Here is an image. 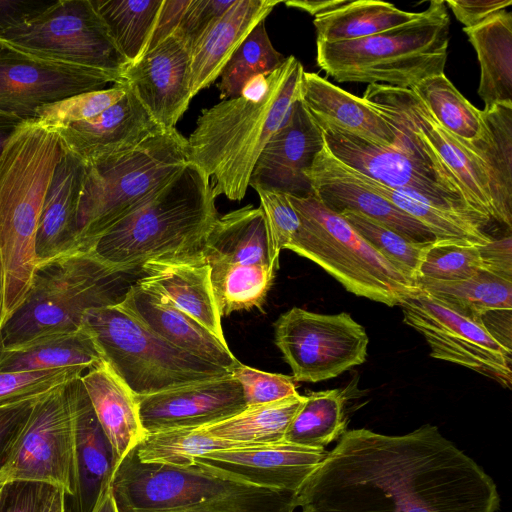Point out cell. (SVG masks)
Here are the masks:
<instances>
[{
    "mask_svg": "<svg viewBox=\"0 0 512 512\" xmlns=\"http://www.w3.org/2000/svg\"><path fill=\"white\" fill-rule=\"evenodd\" d=\"M301 512H496L493 479L424 424L404 435L347 430L306 480Z\"/></svg>",
    "mask_w": 512,
    "mask_h": 512,
    "instance_id": "cell-1",
    "label": "cell"
},
{
    "mask_svg": "<svg viewBox=\"0 0 512 512\" xmlns=\"http://www.w3.org/2000/svg\"><path fill=\"white\" fill-rule=\"evenodd\" d=\"M303 73L302 64L290 55L266 77L261 96L241 94L202 111L186 139L187 163L210 180L215 197L244 198L257 158L300 99Z\"/></svg>",
    "mask_w": 512,
    "mask_h": 512,
    "instance_id": "cell-2",
    "label": "cell"
},
{
    "mask_svg": "<svg viewBox=\"0 0 512 512\" xmlns=\"http://www.w3.org/2000/svg\"><path fill=\"white\" fill-rule=\"evenodd\" d=\"M64 152L58 131L27 119L0 156V333L24 301L37 269L39 218Z\"/></svg>",
    "mask_w": 512,
    "mask_h": 512,
    "instance_id": "cell-3",
    "label": "cell"
},
{
    "mask_svg": "<svg viewBox=\"0 0 512 512\" xmlns=\"http://www.w3.org/2000/svg\"><path fill=\"white\" fill-rule=\"evenodd\" d=\"M210 180L187 163L134 211L107 229L90 250L122 270L149 261L199 254L218 217Z\"/></svg>",
    "mask_w": 512,
    "mask_h": 512,
    "instance_id": "cell-4",
    "label": "cell"
},
{
    "mask_svg": "<svg viewBox=\"0 0 512 512\" xmlns=\"http://www.w3.org/2000/svg\"><path fill=\"white\" fill-rule=\"evenodd\" d=\"M111 491L119 512H294L297 493L257 486L196 462L142 463L135 448L115 467Z\"/></svg>",
    "mask_w": 512,
    "mask_h": 512,
    "instance_id": "cell-5",
    "label": "cell"
},
{
    "mask_svg": "<svg viewBox=\"0 0 512 512\" xmlns=\"http://www.w3.org/2000/svg\"><path fill=\"white\" fill-rule=\"evenodd\" d=\"M141 276V269L115 268L90 249L39 265L24 301L1 330L4 348L80 330L88 311L120 303Z\"/></svg>",
    "mask_w": 512,
    "mask_h": 512,
    "instance_id": "cell-6",
    "label": "cell"
},
{
    "mask_svg": "<svg viewBox=\"0 0 512 512\" xmlns=\"http://www.w3.org/2000/svg\"><path fill=\"white\" fill-rule=\"evenodd\" d=\"M450 18L443 0H432L412 21L349 41H316L318 67L337 82L412 89L444 73Z\"/></svg>",
    "mask_w": 512,
    "mask_h": 512,
    "instance_id": "cell-7",
    "label": "cell"
},
{
    "mask_svg": "<svg viewBox=\"0 0 512 512\" xmlns=\"http://www.w3.org/2000/svg\"><path fill=\"white\" fill-rule=\"evenodd\" d=\"M186 164V138L173 128L123 155L86 166L76 221L79 250L90 249Z\"/></svg>",
    "mask_w": 512,
    "mask_h": 512,
    "instance_id": "cell-8",
    "label": "cell"
},
{
    "mask_svg": "<svg viewBox=\"0 0 512 512\" xmlns=\"http://www.w3.org/2000/svg\"><path fill=\"white\" fill-rule=\"evenodd\" d=\"M287 196L301 226L286 249L319 265L347 291L387 306H400L419 291L415 281L398 271L316 196Z\"/></svg>",
    "mask_w": 512,
    "mask_h": 512,
    "instance_id": "cell-9",
    "label": "cell"
},
{
    "mask_svg": "<svg viewBox=\"0 0 512 512\" xmlns=\"http://www.w3.org/2000/svg\"><path fill=\"white\" fill-rule=\"evenodd\" d=\"M83 326L103 360L136 396L231 375L157 337L119 303L88 311Z\"/></svg>",
    "mask_w": 512,
    "mask_h": 512,
    "instance_id": "cell-10",
    "label": "cell"
},
{
    "mask_svg": "<svg viewBox=\"0 0 512 512\" xmlns=\"http://www.w3.org/2000/svg\"><path fill=\"white\" fill-rule=\"evenodd\" d=\"M320 127L331 154L356 172L391 188L416 192L444 210L489 224L469 206L459 182L440 159L407 132L392 126L399 142L387 146L332 125Z\"/></svg>",
    "mask_w": 512,
    "mask_h": 512,
    "instance_id": "cell-11",
    "label": "cell"
},
{
    "mask_svg": "<svg viewBox=\"0 0 512 512\" xmlns=\"http://www.w3.org/2000/svg\"><path fill=\"white\" fill-rule=\"evenodd\" d=\"M0 48L121 78L130 64L93 0H56L0 33Z\"/></svg>",
    "mask_w": 512,
    "mask_h": 512,
    "instance_id": "cell-12",
    "label": "cell"
},
{
    "mask_svg": "<svg viewBox=\"0 0 512 512\" xmlns=\"http://www.w3.org/2000/svg\"><path fill=\"white\" fill-rule=\"evenodd\" d=\"M72 383V382H71ZM71 383L39 397L0 465V481L36 482L73 494Z\"/></svg>",
    "mask_w": 512,
    "mask_h": 512,
    "instance_id": "cell-13",
    "label": "cell"
},
{
    "mask_svg": "<svg viewBox=\"0 0 512 512\" xmlns=\"http://www.w3.org/2000/svg\"><path fill=\"white\" fill-rule=\"evenodd\" d=\"M275 344L294 380L316 383L363 364L369 338L349 313L319 314L293 307L275 322Z\"/></svg>",
    "mask_w": 512,
    "mask_h": 512,
    "instance_id": "cell-14",
    "label": "cell"
},
{
    "mask_svg": "<svg viewBox=\"0 0 512 512\" xmlns=\"http://www.w3.org/2000/svg\"><path fill=\"white\" fill-rule=\"evenodd\" d=\"M395 128L427 146L459 182L469 206L497 221L486 165L470 146L446 131L412 89L368 85L363 97Z\"/></svg>",
    "mask_w": 512,
    "mask_h": 512,
    "instance_id": "cell-15",
    "label": "cell"
},
{
    "mask_svg": "<svg viewBox=\"0 0 512 512\" xmlns=\"http://www.w3.org/2000/svg\"><path fill=\"white\" fill-rule=\"evenodd\" d=\"M400 307L404 323L424 337L432 358L466 367L511 388L512 349L492 336L479 320L420 289Z\"/></svg>",
    "mask_w": 512,
    "mask_h": 512,
    "instance_id": "cell-16",
    "label": "cell"
},
{
    "mask_svg": "<svg viewBox=\"0 0 512 512\" xmlns=\"http://www.w3.org/2000/svg\"><path fill=\"white\" fill-rule=\"evenodd\" d=\"M121 81L119 76L105 71L0 48V111L23 121L35 119L40 107Z\"/></svg>",
    "mask_w": 512,
    "mask_h": 512,
    "instance_id": "cell-17",
    "label": "cell"
},
{
    "mask_svg": "<svg viewBox=\"0 0 512 512\" xmlns=\"http://www.w3.org/2000/svg\"><path fill=\"white\" fill-rule=\"evenodd\" d=\"M324 144L322 128L298 99L257 158L249 186L297 197L312 194L306 172Z\"/></svg>",
    "mask_w": 512,
    "mask_h": 512,
    "instance_id": "cell-18",
    "label": "cell"
},
{
    "mask_svg": "<svg viewBox=\"0 0 512 512\" xmlns=\"http://www.w3.org/2000/svg\"><path fill=\"white\" fill-rule=\"evenodd\" d=\"M136 400L146 433L206 426L247 407L242 388L232 374L136 396Z\"/></svg>",
    "mask_w": 512,
    "mask_h": 512,
    "instance_id": "cell-19",
    "label": "cell"
},
{
    "mask_svg": "<svg viewBox=\"0 0 512 512\" xmlns=\"http://www.w3.org/2000/svg\"><path fill=\"white\" fill-rule=\"evenodd\" d=\"M312 194L329 210L358 212L414 242H433L434 234L363 183L354 170L329 151L326 143L306 172Z\"/></svg>",
    "mask_w": 512,
    "mask_h": 512,
    "instance_id": "cell-20",
    "label": "cell"
},
{
    "mask_svg": "<svg viewBox=\"0 0 512 512\" xmlns=\"http://www.w3.org/2000/svg\"><path fill=\"white\" fill-rule=\"evenodd\" d=\"M145 108L164 130L175 125L192 99L190 47L173 33L129 64L121 75Z\"/></svg>",
    "mask_w": 512,
    "mask_h": 512,
    "instance_id": "cell-21",
    "label": "cell"
},
{
    "mask_svg": "<svg viewBox=\"0 0 512 512\" xmlns=\"http://www.w3.org/2000/svg\"><path fill=\"white\" fill-rule=\"evenodd\" d=\"M162 131L128 85L122 99L100 115L58 133L64 150L88 166L123 155Z\"/></svg>",
    "mask_w": 512,
    "mask_h": 512,
    "instance_id": "cell-22",
    "label": "cell"
},
{
    "mask_svg": "<svg viewBox=\"0 0 512 512\" xmlns=\"http://www.w3.org/2000/svg\"><path fill=\"white\" fill-rule=\"evenodd\" d=\"M328 451L286 441L219 450L196 458L223 473L257 486L298 493Z\"/></svg>",
    "mask_w": 512,
    "mask_h": 512,
    "instance_id": "cell-23",
    "label": "cell"
},
{
    "mask_svg": "<svg viewBox=\"0 0 512 512\" xmlns=\"http://www.w3.org/2000/svg\"><path fill=\"white\" fill-rule=\"evenodd\" d=\"M119 305L154 335L183 351L230 372L240 363L227 342L219 340L167 298L137 282L129 287Z\"/></svg>",
    "mask_w": 512,
    "mask_h": 512,
    "instance_id": "cell-24",
    "label": "cell"
},
{
    "mask_svg": "<svg viewBox=\"0 0 512 512\" xmlns=\"http://www.w3.org/2000/svg\"><path fill=\"white\" fill-rule=\"evenodd\" d=\"M80 378L71 383L74 440L70 512H92L100 493L110 484L116 462Z\"/></svg>",
    "mask_w": 512,
    "mask_h": 512,
    "instance_id": "cell-25",
    "label": "cell"
},
{
    "mask_svg": "<svg viewBox=\"0 0 512 512\" xmlns=\"http://www.w3.org/2000/svg\"><path fill=\"white\" fill-rule=\"evenodd\" d=\"M139 285L167 298L174 306L226 342L209 265L201 254L153 260L141 266Z\"/></svg>",
    "mask_w": 512,
    "mask_h": 512,
    "instance_id": "cell-26",
    "label": "cell"
},
{
    "mask_svg": "<svg viewBox=\"0 0 512 512\" xmlns=\"http://www.w3.org/2000/svg\"><path fill=\"white\" fill-rule=\"evenodd\" d=\"M281 2L236 0L204 30L190 49L192 98L220 76L226 63L248 34Z\"/></svg>",
    "mask_w": 512,
    "mask_h": 512,
    "instance_id": "cell-27",
    "label": "cell"
},
{
    "mask_svg": "<svg viewBox=\"0 0 512 512\" xmlns=\"http://www.w3.org/2000/svg\"><path fill=\"white\" fill-rule=\"evenodd\" d=\"M85 174L86 165L65 151L55 168L39 218L38 266L79 250L76 221Z\"/></svg>",
    "mask_w": 512,
    "mask_h": 512,
    "instance_id": "cell-28",
    "label": "cell"
},
{
    "mask_svg": "<svg viewBox=\"0 0 512 512\" xmlns=\"http://www.w3.org/2000/svg\"><path fill=\"white\" fill-rule=\"evenodd\" d=\"M300 99L319 126L332 125L379 145L399 142L397 131L378 110L316 73L304 71Z\"/></svg>",
    "mask_w": 512,
    "mask_h": 512,
    "instance_id": "cell-29",
    "label": "cell"
},
{
    "mask_svg": "<svg viewBox=\"0 0 512 512\" xmlns=\"http://www.w3.org/2000/svg\"><path fill=\"white\" fill-rule=\"evenodd\" d=\"M96 418L108 438L116 466L144 438L136 395L102 361L80 378Z\"/></svg>",
    "mask_w": 512,
    "mask_h": 512,
    "instance_id": "cell-30",
    "label": "cell"
},
{
    "mask_svg": "<svg viewBox=\"0 0 512 512\" xmlns=\"http://www.w3.org/2000/svg\"><path fill=\"white\" fill-rule=\"evenodd\" d=\"M200 254L207 264L264 265L278 269L271 258V240L265 214L252 205L217 217Z\"/></svg>",
    "mask_w": 512,
    "mask_h": 512,
    "instance_id": "cell-31",
    "label": "cell"
},
{
    "mask_svg": "<svg viewBox=\"0 0 512 512\" xmlns=\"http://www.w3.org/2000/svg\"><path fill=\"white\" fill-rule=\"evenodd\" d=\"M480 65L478 95L484 109L512 105V14L506 10L471 28H463Z\"/></svg>",
    "mask_w": 512,
    "mask_h": 512,
    "instance_id": "cell-32",
    "label": "cell"
},
{
    "mask_svg": "<svg viewBox=\"0 0 512 512\" xmlns=\"http://www.w3.org/2000/svg\"><path fill=\"white\" fill-rule=\"evenodd\" d=\"M92 334L84 327L76 332L36 339L4 348L0 371L49 370L82 367L88 370L102 361Z\"/></svg>",
    "mask_w": 512,
    "mask_h": 512,
    "instance_id": "cell-33",
    "label": "cell"
},
{
    "mask_svg": "<svg viewBox=\"0 0 512 512\" xmlns=\"http://www.w3.org/2000/svg\"><path fill=\"white\" fill-rule=\"evenodd\" d=\"M434 119L476 153L492 136L482 110L473 106L444 73L422 80L412 88Z\"/></svg>",
    "mask_w": 512,
    "mask_h": 512,
    "instance_id": "cell-34",
    "label": "cell"
},
{
    "mask_svg": "<svg viewBox=\"0 0 512 512\" xmlns=\"http://www.w3.org/2000/svg\"><path fill=\"white\" fill-rule=\"evenodd\" d=\"M418 12H407L394 4L376 0H350L346 5L318 16L313 23L316 41L356 40L378 34L415 19Z\"/></svg>",
    "mask_w": 512,
    "mask_h": 512,
    "instance_id": "cell-35",
    "label": "cell"
},
{
    "mask_svg": "<svg viewBox=\"0 0 512 512\" xmlns=\"http://www.w3.org/2000/svg\"><path fill=\"white\" fill-rule=\"evenodd\" d=\"M304 400L305 395L298 393L272 403L247 406L232 417L200 428L214 437L235 442L256 444L283 442Z\"/></svg>",
    "mask_w": 512,
    "mask_h": 512,
    "instance_id": "cell-36",
    "label": "cell"
},
{
    "mask_svg": "<svg viewBox=\"0 0 512 512\" xmlns=\"http://www.w3.org/2000/svg\"><path fill=\"white\" fill-rule=\"evenodd\" d=\"M416 284L421 291L479 321L488 312L512 310V281L484 270L463 281L443 282L419 277Z\"/></svg>",
    "mask_w": 512,
    "mask_h": 512,
    "instance_id": "cell-37",
    "label": "cell"
},
{
    "mask_svg": "<svg viewBox=\"0 0 512 512\" xmlns=\"http://www.w3.org/2000/svg\"><path fill=\"white\" fill-rule=\"evenodd\" d=\"M491 141L478 155L486 165L497 222L512 227V105H495L482 110Z\"/></svg>",
    "mask_w": 512,
    "mask_h": 512,
    "instance_id": "cell-38",
    "label": "cell"
},
{
    "mask_svg": "<svg viewBox=\"0 0 512 512\" xmlns=\"http://www.w3.org/2000/svg\"><path fill=\"white\" fill-rule=\"evenodd\" d=\"M258 445L263 444L217 438L200 427H195L146 433L135 450L138 460L142 463L189 467L196 463V458L213 451Z\"/></svg>",
    "mask_w": 512,
    "mask_h": 512,
    "instance_id": "cell-39",
    "label": "cell"
},
{
    "mask_svg": "<svg viewBox=\"0 0 512 512\" xmlns=\"http://www.w3.org/2000/svg\"><path fill=\"white\" fill-rule=\"evenodd\" d=\"M118 49L130 64L147 52L163 0H93Z\"/></svg>",
    "mask_w": 512,
    "mask_h": 512,
    "instance_id": "cell-40",
    "label": "cell"
},
{
    "mask_svg": "<svg viewBox=\"0 0 512 512\" xmlns=\"http://www.w3.org/2000/svg\"><path fill=\"white\" fill-rule=\"evenodd\" d=\"M345 403V391L341 389L308 393L284 440L310 448L325 449L347 431Z\"/></svg>",
    "mask_w": 512,
    "mask_h": 512,
    "instance_id": "cell-41",
    "label": "cell"
},
{
    "mask_svg": "<svg viewBox=\"0 0 512 512\" xmlns=\"http://www.w3.org/2000/svg\"><path fill=\"white\" fill-rule=\"evenodd\" d=\"M221 317L235 311L262 309L276 270L264 265L208 264Z\"/></svg>",
    "mask_w": 512,
    "mask_h": 512,
    "instance_id": "cell-42",
    "label": "cell"
},
{
    "mask_svg": "<svg viewBox=\"0 0 512 512\" xmlns=\"http://www.w3.org/2000/svg\"><path fill=\"white\" fill-rule=\"evenodd\" d=\"M286 57L272 45L265 20L258 23L232 54L220 74V97L230 99L241 94L244 86L258 75L268 76Z\"/></svg>",
    "mask_w": 512,
    "mask_h": 512,
    "instance_id": "cell-43",
    "label": "cell"
},
{
    "mask_svg": "<svg viewBox=\"0 0 512 512\" xmlns=\"http://www.w3.org/2000/svg\"><path fill=\"white\" fill-rule=\"evenodd\" d=\"M340 215L389 263L416 282L425 253L432 242H414L358 212Z\"/></svg>",
    "mask_w": 512,
    "mask_h": 512,
    "instance_id": "cell-44",
    "label": "cell"
},
{
    "mask_svg": "<svg viewBox=\"0 0 512 512\" xmlns=\"http://www.w3.org/2000/svg\"><path fill=\"white\" fill-rule=\"evenodd\" d=\"M127 83H113L110 88L83 92L40 107L35 119L43 127L58 131L100 115L126 94Z\"/></svg>",
    "mask_w": 512,
    "mask_h": 512,
    "instance_id": "cell-45",
    "label": "cell"
},
{
    "mask_svg": "<svg viewBox=\"0 0 512 512\" xmlns=\"http://www.w3.org/2000/svg\"><path fill=\"white\" fill-rule=\"evenodd\" d=\"M479 246L460 241H433L421 263L419 277L443 282L473 277L483 270Z\"/></svg>",
    "mask_w": 512,
    "mask_h": 512,
    "instance_id": "cell-46",
    "label": "cell"
},
{
    "mask_svg": "<svg viewBox=\"0 0 512 512\" xmlns=\"http://www.w3.org/2000/svg\"><path fill=\"white\" fill-rule=\"evenodd\" d=\"M85 369L65 367L49 370L0 371V404L42 394L79 379Z\"/></svg>",
    "mask_w": 512,
    "mask_h": 512,
    "instance_id": "cell-47",
    "label": "cell"
},
{
    "mask_svg": "<svg viewBox=\"0 0 512 512\" xmlns=\"http://www.w3.org/2000/svg\"><path fill=\"white\" fill-rule=\"evenodd\" d=\"M255 191L267 221L272 262L279 267L280 251L286 249L298 233L301 220L286 194L262 189Z\"/></svg>",
    "mask_w": 512,
    "mask_h": 512,
    "instance_id": "cell-48",
    "label": "cell"
},
{
    "mask_svg": "<svg viewBox=\"0 0 512 512\" xmlns=\"http://www.w3.org/2000/svg\"><path fill=\"white\" fill-rule=\"evenodd\" d=\"M231 374L239 382L247 406L272 403L298 394L291 376L265 372L241 362Z\"/></svg>",
    "mask_w": 512,
    "mask_h": 512,
    "instance_id": "cell-49",
    "label": "cell"
},
{
    "mask_svg": "<svg viewBox=\"0 0 512 512\" xmlns=\"http://www.w3.org/2000/svg\"><path fill=\"white\" fill-rule=\"evenodd\" d=\"M236 0H191L175 30L190 47L204 30L222 16Z\"/></svg>",
    "mask_w": 512,
    "mask_h": 512,
    "instance_id": "cell-50",
    "label": "cell"
},
{
    "mask_svg": "<svg viewBox=\"0 0 512 512\" xmlns=\"http://www.w3.org/2000/svg\"><path fill=\"white\" fill-rule=\"evenodd\" d=\"M44 394L31 395L0 404V465L32 405Z\"/></svg>",
    "mask_w": 512,
    "mask_h": 512,
    "instance_id": "cell-51",
    "label": "cell"
},
{
    "mask_svg": "<svg viewBox=\"0 0 512 512\" xmlns=\"http://www.w3.org/2000/svg\"><path fill=\"white\" fill-rule=\"evenodd\" d=\"M50 488L36 482L7 483L2 512H39Z\"/></svg>",
    "mask_w": 512,
    "mask_h": 512,
    "instance_id": "cell-52",
    "label": "cell"
},
{
    "mask_svg": "<svg viewBox=\"0 0 512 512\" xmlns=\"http://www.w3.org/2000/svg\"><path fill=\"white\" fill-rule=\"evenodd\" d=\"M445 4L464 28H471L504 11L512 0H447Z\"/></svg>",
    "mask_w": 512,
    "mask_h": 512,
    "instance_id": "cell-53",
    "label": "cell"
},
{
    "mask_svg": "<svg viewBox=\"0 0 512 512\" xmlns=\"http://www.w3.org/2000/svg\"><path fill=\"white\" fill-rule=\"evenodd\" d=\"M483 270L512 281V239L508 235L480 245Z\"/></svg>",
    "mask_w": 512,
    "mask_h": 512,
    "instance_id": "cell-54",
    "label": "cell"
},
{
    "mask_svg": "<svg viewBox=\"0 0 512 512\" xmlns=\"http://www.w3.org/2000/svg\"><path fill=\"white\" fill-rule=\"evenodd\" d=\"M190 1L191 0H163L147 52L155 48L175 32Z\"/></svg>",
    "mask_w": 512,
    "mask_h": 512,
    "instance_id": "cell-55",
    "label": "cell"
},
{
    "mask_svg": "<svg viewBox=\"0 0 512 512\" xmlns=\"http://www.w3.org/2000/svg\"><path fill=\"white\" fill-rule=\"evenodd\" d=\"M51 1L0 0V33L47 7Z\"/></svg>",
    "mask_w": 512,
    "mask_h": 512,
    "instance_id": "cell-56",
    "label": "cell"
},
{
    "mask_svg": "<svg viewBox=\"0 0 512 512\" xmlns=\"http://www.w3.org/2000/svg\"><path fill=\"white\" fill-rule=\"evenodd\" d=\"M349 1L350 0H290L286 1L285 4L288 7L303 10L316 18L346 5Z\"/></svg>",
    "mask_w": 512,
    "mask_h": 512,
    "instance_id": "cell-57",
    "label": "cell"
},
{
    "mask_svg": "<svg viewBox=\"0 0 512 512\" xmlns=\"http://www.w3.org/2000/svg\"><path fill=\"white\" fill-rule=\"evenodd\" d=\"M67 495L60 489L51 487L39 512H70L67 507Z\"/></svg>",
    "mask_w": 512,
    "mask_h": 512,
    "instance_id": "cell-58",
    "label": "cell"
},
{
    "mask_svg": "<svg viewBox=\"0 0 512 512\" xmlns=\"http://www.w3.org/2000/svg\"><path fill=\"white\" fill-rule=\"evenodd\" d=\"M22 121L18 118L0 116V156L7 142Z\"/></svg>",
    "mask_w": 512,
    "mask_h": 512,
    "instance_id": "cell-59",
    "label": "cell"
},
{
    "mask_svg": "<svg viewBox=\"0 0 512 512\" xmlns=\"http://www.w3.org/2000/svg\"><path fill=\"white\" fill-rule=\"evenodd\" d=\"M92 512H119L110 484L104 487Z\"/></svg>",
    "mask_w": 512,
    "mask_h": 512,
    "instance_id": "cell-60",
    "label": "cell"
},
{
    "mask_svg": "<svg viewBox=\"0 0 512 512\" xmlns=\"http://www.w3.org/2000/svg\"><path fill=\"white\" fill-rule=\"evenodd\" d=\"M7 483L0 481V512H2Z\"/></svg>",
    "mask_w": 512,
    "mask_h": 512,
    "instance_id": "cell-61",
    "label": "cell"
},
{
    "mask_svg": "<svg viewBox=\"0 0 512 512\" xmlns=\"http://www.w3.org/2000/svg\"><path fill=\"white\" fill-rule=\"evenodd\" d=\"M0 116H1V117H13V116H10V115H8V114H6V113H4V112H1V111H0ZM13 118H16V117H13ZM20 120H21V119H20Z\"/></svg>",
    "mask_w": 512,
    "mask_h": 512,
    "instance_id": "cell-62",
    "label": "cell"
},
{
    "mask_svg": "<svg viewBox=\"0 0 512 512\" xmlns=\"http://www.w3.org/2000/svg\"><path fill=\"white\" fill-rule=\"evenodd\" d=\"M3 348H4L3 341H2V338L0 336V353L3 351Z\"/></svg>",
    "mask_w": 512,
    "mask_h": 512,
    "instance_id": "cell-63",
    "label": "cell"
}]
</instances>
